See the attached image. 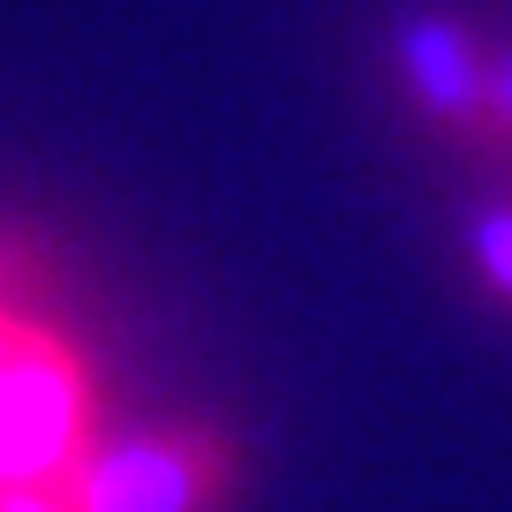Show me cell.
<instances>
[{
    "label": "cell",
    "mask_w": 512,
    "mask_h": 512,
    "mask_svg": "<svg viewBox=\"0 0 512 512\" xmlns=\"http://www.w3.org/2000/svg\"><path fill=\"white\" fill-rule=\"evenodd\" d=\"M83 467V377L46 332H23L0 369V482H68Z\"/></svg>",
    "instance_id": "obj_1"
},
{
    "label": "cell",
    "mask_w": 512,
    "mask_h": 512,
    "mask_svg": "<svg viewBox=\"0 0 512 512\" xmlns=\"http://www.w3.org/2000/svg\"><path fill=\"white\" fill-rule=\"evenodd\" d=\"M76 512H211L226 490L219 437H128V445L83 452L68 475Z\"/></svg>",
    "instance_id": "obj_2"
},
{
    "label": "cell",
    "mask_w": 512,
    "mask_h": 512,
    "mask_svg": "<svg viewBox=\"0 0 512 512\" xmlns=\"http://www.w3.org/2000/svg\"><path fill=\"white\" fill-rule=\"evenodd\" d=\"M392 53H400V76H407V91H415V106L430 113V121H445V128L482 121V106H490V61H482L467 23L407 16L400 38H392Z\"/></svg>",
    "instance_id": "obj_3"
},
{
    "label": "cell",
    "mask_w": 512,
    "mask_h": 512,
    "mask_svg": "<svg viewBox=\"0 0 512 512\" xmlns=\"http://www.w3.org/2000/svg\"><path fill=\"white\" fill-rule=\"evenodd\" d=\"M475 264H482V279L512 302V204H490L475 219Z\"/></svg>",
    "instance_id": "obj_4"
},
{
    "label": "cell",
    "mask_w": 512,
    "mask_h": 512,
    "mask_svg": "<svg viewBox=\"0 0 512 512\" xmlns=\"http://www.w3.org/2000/svg\"><path fill=\"white\" fill-rule=\"evenodd\" d=\"M0 512H76L68 482H0Z\"/></svg>",
    "instance_id": "obj_5"
},
{
    "label": "cell",
    "mask_w": 512,
    "mask_h": 512,
    "mask_svg": "<svg viewBox=\"0 0 512 512\" xmlns=\"http://www.w3.org/2000/svg\"><path fill=\"white\" fill-rule=\"evenodd\" d=\"M482 121H490L497 136H512V53L490 61V106H482Z\"/></svg>",
    "instance_id": "obj_6"
},
{
    "label": "cell",
    "mask_w": 512,
    "mask_h": 512,
    "mask_svg": "<svg viewBox=\"0 0 512 512\" xmlns=\"http://www.w3.org/2000/svg\"><path fill=\"white\" fill-rule=\"evenodd\" d=\"M8 347H16V324H0V369H8Z\"/></svg>",
    "instance_id": "obj_7"
}]
</instances>
